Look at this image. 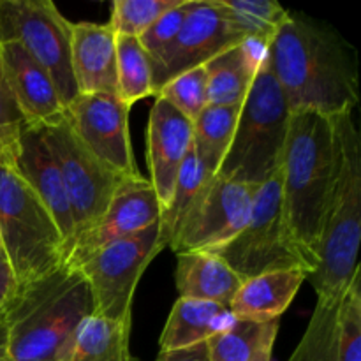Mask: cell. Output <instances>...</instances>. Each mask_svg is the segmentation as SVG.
<instances>
[{"instance_id": "6da1fadb", "label": "cell", "mask_w": 361, "mask_h": 361, "mask_svg": "<svg viewBox=\"0 0 361 361\" xmlns=\"http://www.w3.org/2000/svg\"><path fill=\"white\" fill-rule=\"evenodd\" d=\"M268 60L291 113L334 118L358 104L355 49L334 27L289 11L268 46Z\"/></svg>"}, {"instance_id": "7a4b0ae2", "label": "cell", "mask_w": 361, "mask_h": 361, "mask_svg": "<svg viewBox=\"0 0 361 361\" xmlns=\"http://www.w3.org/2000/svg\"><path fill=\"white\" fill-rule=\"evenodd\" d=\"M94 300L76 268L56 270L16 289L2 314L9 361H63Z\"/></svg>"}, {"instance_id": "3957f363", "label": "cell", "mask_w": 361, "mask_h": 361, "mask_svg": "<svg viewBox=\"0 0 361 361\" xmlns=\"http://www.w3.org/2000/svg\"><path fill=\"white\" fill-rule=\"evenodd\" d=\"M334 176V120L317 111L291 113L282 157V197L293 243L309 275L317 267Z\"/></svg>"}, {"instance_id": "277c9868", "label": "cell", "mask_w": 361, "mask_h": 361, "mask_svg": "<svg viewBox=\"0 0 361 361\" xmlns=\"http://www.w3.org/2000/svg\"><path fill=\"white\" fill-rule=\"evenodd\" d=\"M335 176L317 250L307 277L317 302H341L358 264L361 240V136L353 113L334 116Z\"/></svg>"}, {"instance_id": "5b68a950", "label": "cell", "mask_w": 361, "mask_h": 361, "mask_svg": "<svg viewBox=\"0 0 361 361\" xmlns=\"http://www.w3.org/2000/svg\"><path fill=\"white\" fill-rule=\"evenodd\" d=\"M289 120L291 111L267 55L243 99L231 147L217 175L252 187L267 182L282 166Z\"/></svg>"}, {"instance_id": "8992f818", "label": "cell", "mask_w": 361, "mask_h": 361, "mask_svg": "<svg viewBox=\"0 0 361 361\" xmlns=\"http://www.w3.org/2000/svg\"><path fill=\"white\" fill-rule=\"evenodd\" d=\"M0 245L18 288L66 263L56 222L20 173L6 164H0Z\"/></svg>"}, {"instance_id": "52a82bcc", "label": "cell", "mask_w": 361, "mask_h": 361, "mask_svg": "<svg viewBox=\"0 0 361 361\" xmlns=\"http://www.w3.org/2000/svg\"><path fill=\"white\" fill-rule=\"evenodd\" d=\"M243 281L279 270H303L309 274L293 243L282 197V166L256 187L252 212L245 228L226 245L212 250Z\"/></svg>"}, {"instance_id": "ba28073f", "label": "cell", "mask_w": 361, "mask_h": 361, "mask_svg": "<svg viewBox=\"0 0 361 361\" xmlns=\"http://www.w3.org/2000/svg\"><path fill=\"white\" fill-rule=\"evenodd\" d=\"M164 243L161 221L127 238L116 240L76 267L94 300V316L133 326L134 293L141 275Z\"/></svg>"}, {"instance_id": "9c48e42d", "label": "cell", "mask_w": 361, "mask_h": 361, "mask_svg": "<svg viewBox=\"0 0 361 361\" xmlns=\"http://www.w3.org/2000/svg\"><path fill=\"white\" fill-rule=\"evenodd\" d=\"M71 27L49 0H0V44L21 46L48 73L66 108L78 95L71 67Z\"/></svg>"}, {"instance_id": "30bf717a", "label": "cell", "mask_w": 361, "mask_h": 361, "mask_svg": "<svg viewBox=\"0 0 361 361\" xmlns=\"http://www.w3.org/2000/svg\"><path fill=\"white\" fill-rule=\"evenodd\" d=\"M42 130L66 185L78 238L102 217L123 178L81 143L67 116Z\"/></svg>"}, {"instance_id": "8fae6325", "label": "cell", "mask_w": 361, "mask_h": 361, "mask_svg": "<svg viewBox=\"0 0 361 361\" xmlns=\"http://www.w3.org/2000/svg\"><path fill=\"white\" fill-rule=\"evenodd\" d=\"M256 187L214 175L169 247L175 254L212 252L235 238L250 219Z\"/></svg>"}, {"instance_id": "7c38bea8", "label": "cell", "mask_w": 361, "mask_h": 361, "mask_svg": "<svg viewBox=\"0 0 361 361\" xmlns=\"http://www.w3.org/2000/svg\"><path fill=\"white\" fill-rule=\"evenodd\" d=\"M247 41L219 0H196L175 41L152 62L154 95L178 74L207 66L212 59Z\"/></svg>"}, {"instance_id": "4fadbf2b", "label": "cell", "mask_w": 361, "mask_h": 361, "mask_svg": "<svg viewBox=\"0 0 361 361\" xmlns=\"http://www.w3.org/2000/svg\"><path fill=\"white\" fill-rule=\"evenodd\" d=\"M129 111L111 94H78L66 108L81 143L122 178L141 176L130 145Z\"/></svg>"}, {"instance_id": "5bb4252c", "label": "cell", "mask_w": 361, "mask_h": 361, "mask_svg": "<svg viewBox=\"0 0 361 361\" xmlns=\"http://www.w3.org/2000/svg\"><path fill=\"white\" fill-rule=\"evenodd\" d=\"M161 201L150 180L143 175L123 178L102 217L76 238L66 259V267H80L102 247L150 228L161 221Z\"/></svg>"}, {"instance_id": "9a60e30c", "label": "cell", "mask_w": 361, "mask_h": 361, "mask_svg": "<svg viewBox=\"0 0 361 361\" xmlns=\"http://www.w3.org/2000/svg\"><path fill=\"white\" fill-rule=\"evenodd\" d=\"M0 83L9 92L27 127H49L66 116L51 78L14 42L0 44Z\"/></svg>"}, {"instance_id": "2e32d148", "label": "cell", "mask_w": 361, "mask_h": 361, "mask_svg": "<svg viewBox=\"0 0 361 361\" xmlns=\"http://www.w3.org/2000/svg\"><path fill=\"white\" fill-rule=\"evenodd\" d=\"M190 148L192 122L168 101L155 97L147 129V162L162 208L171 201L176 178Z\"/></svg>"}, {"instance_id": "e0dca14e", "label": "cell", "mask_w": 361, "mask_h": 361, "mask_svg": "<svg viewBox=\"0 0 361 361\" xmlns=\"http://www.w3.org/2000/svg\"><path fill=\"white\" fill-rule=\"evenodd\" d=\"M14 169L30 185L35 196L41 200V203L44 204L46 210L59 226L60 235L66 242L67 259L74 245V240H76V226H74L66 185H63L62 175H60L59 164L51 154V148L46 141L44 130L37 129V127H27L23 130Z\"/></svg>"}, {"instance_id": "ac0fdd59", "label": "cell", "mask_w": 361, "mask_h": 361, "mask_svg": "<svg viewBox=\"0 0 361 361\" xmlns=\"http://www.w3.org/2000/svg\"><path fill=\"white\" fill-rule=\"evenodd\" d=\"M71 67L78 94L116 95V34L109 25L73 23Z\"/></svg>"}, {"instance_id": "d6986e66", "label": "cell", "mask_w": 361, "mask_h": 361, "mask_svg": "<svg viewBox=\"0 0 361 361\" xmlns=\"http://www.w3.org/2000/svg\"><path fill=\"white\" fill-rule=\"evenodd\" d=\"M309 274L303 270H279L243 281L229 302L235 319L268 323L281 319Z\"/></svg>"}, {"instance_id": "ffe728a7", "label": "cell", "mask_w": 361, "mask_h": 361, "mask_svg": "<svg viewBox=\"0 0 361 361\" xmlns=\"http://www.w3.org/2000/svg\"><path fill=\"white\" fill-rule=\"evenodd\" d=\"M267 55V44L247 39L212 59L204 66L208 73V104L242 106L257 67Z\"/></svg>"}, {"instance_id": "44dd1931", "label": "cell", "mask_w": 361, "mask_h": 361, "mask_svg": "<svg viewBox=\"0 0 361 361\" xmlns=\"http://www.w3.org/2000/svg\"><path fill=\"white\" fill-rule=\"evenodd\" d=\"M235 323L229 307L203 300L178 298L161 334V351H178L208 342Z\"/></svg>"}, {"instance_id": "7402d4cb", "label": "cell", "mask_w": 361, "mask_h": 361, "mask_svg": "<svg viewBox=\"0 0 361 361\" xmlns=\"http://www.w3.org/2000/svg\"><path fill=\"white\" fill-rule=\"evenodd\" d=\"M176 291L180 298L229 305L242 286V279L215 254H176Z\"/></svg>"}, {"instance_id": "603a6c76", "label": "cell", "mask_w": 361, "mask_h": 361, "mask_svg": "<svg viewBox=\"0 0 361 361\" xmlns=\"http://www.w3.org/2000/svg\"><path fill=\"white\" fill-rule=\"evenodd\" d=\"M130 328L97 316L88 317L63 361H140L130 353Z\"/></svg>"}, {"instance_id": "cb8c5ba5", "label": "cell", "mask_w": 361, "mask_h": 361, "mask_svg": "<svg viewBox=\"0 0 361 361\" xmlns=\"http://www.w3.org/2000/svg\"><path fill=\"white\" fill-rule=\"evenodd\" d=\"M242 106L208 104L192 122V148L210 175H217L235 136Z\"/></svg>"}, {"instance_id": "d4e9b609", "label": "cell", "mask_w": 361, "mask_h": 361, "mask_svg": "<svg viewBox=\"0 0 361 361\" xmlns=\"http://www.w3.org/2000/svg\"><path fill=\"white\" fill-rule=\"evenodd\" d=\"M212 176L214 175H210L196 157L194 148H190L176 178L171 201L161 212V240L164 247H169V243L178 235L180 228L196 208Z\"/></svg>"}, {"instance_id": "484cf974", "label": "cell", "mask_w": 361, "mask_h": 361, "mask_svg": "<svg viewBox=\"0 0 361 361\" xmlns=\"http://www.w3.org/2000/svg\"><path fill=\"white\" fill-rule=\"evenodd\" d=\"M154 95L150 56L137 37L116 35V97L126 106Z\"/></svg>"}, {"instance_id": "4316f807", "label": "cell", "mask_w": 361, "mask_h": 361, "mask_svg": "<svg viewBox=\"0 0 361 361\" xmlns=\"http://www.w3.org/2000/svg\"><path fill=\"white\" fill-rule=\"evenodd\" d=\"M279 319L268 323L235 319L224 331L207 342L210 361H250L267 344H275Z\"/></svg>"}, {"instance_id": "83f0119b", "label": "cell", "mask_w": 361, "mask_h": 361, "mask_svg": "<svg viewBox=\"0 0 361 361\" xmlns=\"http://www.w3.org/2000/svg\"><path fill=\"white\" fill-rule=\"evenodd\" d=\"M236 30L249 41L270 46L289 11L271 0H219Z\"/></svg>"}, {"instance_id": "f1b7e54d", "label": "cell", "mask_w": 361, "mask_h": 361, "mask_svg": "<svg viewBox=\"0 0 361 361\" xmlns=\"http://www.w3.org/2000/svg\"><path fill=\"white\" fill-rule=\"evenodd\" d=\"M338 302H317L302 341L288 361H337Z\"/></svg>"}, {"instance_id": "f546056e", "label": "cell", "mask_w": 361, "mask_h": 361, "mask_svg": "<svg viewBox=\"0 0 361 361\" xmlns=\"http://www.w3.org/2000/svg\"><path fill=\"white\" fill-rule=\"evenodd\" d=\"M182 0H115L109 27L116 35L140 37Z\"/></svg>"}, {"instance_id": "4dcf8cb0", "label": "cell", "mask_w": 361, "mask_h": 361, "mask_svg": "<svg viewBox=\"0 0 361 361\" xmlns=\"http://www.w3.org/2000/svg\"><path fill=\"white\" fill-rule=\"evenodd\" d=\"M337 361H361V270L338 302Z\"/></svg>"}, {"instance_id": "1f68e13d", "label": "cell", "mask_w": 361, "mask_h": 361, "mask_svg": "<svg viewBox=\"0 0 361 361\" xmlns=\"http://www.w3.org/2000/svg\"><path fill=\"white\" fill-rule=\"evenodd\" d=\"M155 97H162L173 108L178 109L190 122L197 118L208 106V73L201 66L178 74L159 90Z\"/></svg>"}, {"instance_id": "d6a6232c", "label": "cell", "mask_w": 361, "mask_h": 361, "mask_svg": "<svg viewBox=\"0 0 361 361\" xmlns=\"http://www.w3.org/2000/svg\"><path fill=\"white\" fill-rule=\"evenodd\" d=\"M196 0H182L176 7L159 18L143 35H140V42L145 51L150 56V63L155 62L162 53L168 49V46L175 41L176 34L182 28L183 21L187 20L189 13L192 11Z\"/></svg>"}, {"instance_id": "836d02e7", "label": "cell", "mask_w": 361, "mask_h": 361, "mask_svg": "<svg viewBox=\"0 0 361 361\" xmlns=\"http://www.w3.org/2000/svg\"><path fill=\"white\" fill-rule=\"evenodd\" d=\"M27 129L20 109L11 99L9 92L0 83V164L16 166L20 140Z\"/></svg>"}, {"instance_id": "e575fe53", "label": "cell", "mask_w": 361, "mask_h": 361, "mask_svg": "<svg viewBox=\"0 0 361 361\" xmlns=\"http://www.w3.org/2000/svg\"><path fill=\"white\" fill-rule=\"evenodd\" d=\"M16 289H18V284H16V279H14L13 275V270H11L6 257L0 256V317H2L4 310H6L7 305H9L11 300H13Z\"/></svg>"}, {"instance_id": "d590c367", "label": "cell", "mask_w": 361, "mask_h": 361, "mask_svg": "<svg viewBox=\"0 0 361 361\" xmlns=\"http://www.w3.org/2000/svg\"><path fill=\"white\" fill-rule=\"evenodd\" d=\"M157 361H210L207 342L178 351H161Z\"/></svg>"}, {"instance_id": "8d00e7d4", "label": "cell", "mask_w": 361, "mask_h": 361, "mask_svg": "<svg viewBox=\"0 0 361 361\" xmlns=\"http://www.w3.org/2000/svg\"><path fill=\"white\" fill-rule=\"evenodd\" d=\"M0 361H9V356H7L6 326H4V319H2V317H0Z\"/></svg>"}, {"instance_id": "74e56055", "label": "cell", "mask_w": 361, "mask_h": 361, "mask_svg": "<svg viewBox=\"0 0 361 361\" xmlns=\"http://www.w3.org/2000/svg\"><path fill=\"white\" fill-rule=\"evenodd\" d=\"M271 353H274V344H267L254 355L250 361H271Z\"/></svg>"}, {"instance_id": "f35d334b", "label": "cell", "mask_w": 361, "mask_h": 361, "mask_svg": "<svg viewBox=\"0 0 361 361\" xmlns=\"http://www.w3.org/2000/svg\"><path fill=\"white\" fill-rule=\"evenodd\" d=\"M0 256H4V254H2V245H0Z\"/></svg>"}]
</instances>
